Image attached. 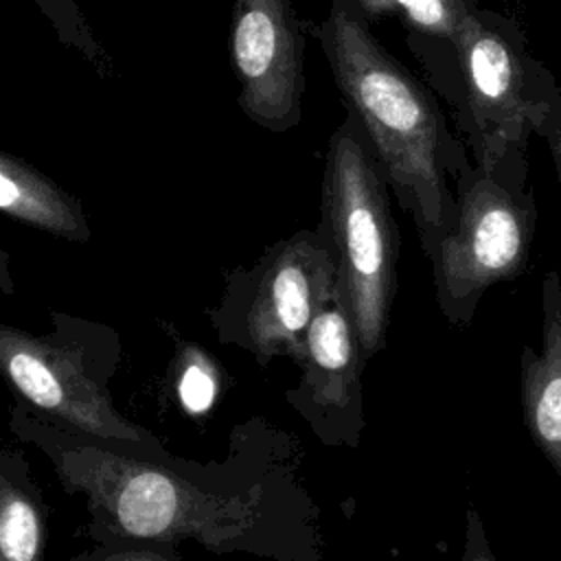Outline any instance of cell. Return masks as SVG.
Returning a JSON list of instances; mask_svg holds the SVG:
<instances>
[{"instance_id":"obj_10","label":"cell","mask_w":561,"mask_h":561,"mask_svg":"<svg viewBox=\"0 0 561 561\" xmlns=\"http://www.w3.org/2000/svg\"><path fill=\"white\" fill-rule=\"evenodd\" d=\"M541 348L524 346L519 390L524 425L561 480V274L541 283Z\"/></svg>"},{"instance_id":"obj_7","label":"cell","mask_w":561,"mask_h":561,"mask_svg":"<svg viewBox=\"0 0 561 561\" xmlns=\"http://www.w3.org/2000/svg\"><path fill=\"white\" fill-rule=\"evenodd\" d=\"M456 180L454 221L430 263L438 311L449 324L467 327L486 289L528 267L537 213L526 184L476 164Z\"/></svg>"},{"instance_id":"obj_13","label":"cell","mask_w":561,"mask_h":561,"mask_svg":"<svg viewBox=\"0 0 561 561\" xmlns=\"http://www.w3.org/2000/svg\"><path fill=\"white\" fill-rule=\"evenodd\" d=\"M366 22L397 18L414 35L445 39L454 48L480 7L478 0H351Z\"/></svg>"},{"instance_id":"obj_8","label":"cell","mask_w":561,"mask_h":561,"mask_svg":"<svg viewBox=\"0 0 561 561\" xmlns=\"http://www.w3.org/2000/svg\"><path fill=\"white\" fill-rule=\"evenodd\" d=\"M230 61L243 114L270 131H287L302 118L305 24L294 0H234Z\"/></svg>"},{"instance_id":"obj_19","label":"cell","mask_w":561,"mask_h":561,"mask_svg":"<svg viewBox=\"0 0 561 561\" xmlns=\"http://www.w3.org/2000/svg\"><path fill=\"white\" fill-rule=\"evenodd\" d=\"M557 2H559V4H561V0H557Z\"/></svg>"},{"instance_id":"obj_4","label":"cell","mask_w":561,"mask_h":561,"mask_svg":"<svg viewBox=\"0 0 561 561\" xmlns=\"http://www.w3.org/2000/svg\"><path fill=\"white\" fill-rule=\"evenodd\" d=\"M320 210L318 228L333 248L337 280L368 362L386 346L399 237L390 213V186L348 110L329 138Z\"/></svg>"},{"instance_id":"obj_16","label":"cell","mask_w":561,"mask_h":561,"mask_svg":"<svg viewBox=\"0 0 561 561\" xmlns=\"http://www.w3.org/2000/svg\"><path fill=\"white\" fill-rule=\"evenodd\" d=\"M68 561H184L175 546L153 541H103Z\"/></svg>"},{"instance_id":"obj_3","label":"cell","mask_w":561,"mask_h":561,"mask_svg":"<svg viewBox=\"0 0 561 561\" xmlns=\"http://www.w3.org/2000/svg\"><path fill=\"white\" fill-rule=\"evenodd\" d=\"M42 335L0 322V377L13 401L37 419L147 458H171L156 434L116 405L110 390L121 362V337L103 322L48 311Z\"/></svg>"},{"instance_id":"obj_2","label":"cell","mask_w":561,"mask_h":561,"mask_svg":"<svg viewBox=\"0 0 561 561\" xmlns=\"http://www.w3.org/2000/svg\"><path fill=\"white\" fill-rule=\"evenodd\" d=\"M311 28L346 110L362 125L390 193L410 213L430 259L456 213L447 175L458 178L469 167L443 112L421 81L375 39L351 0H331L327 20Z\"/></svg>"},{"instance_id":"obj_1","label":"cell","mask_w":561,"mask_h":561,"mask_svg":"<svg viewBox=\"0 0 561 561\" xmlns=\"http://www.w3.org/2000/svg\"><path fill=\"white\" fill-rule=\"evenodd\" d=\"M9 432L35 447L88 533L103 541H195L210 554L324 561L322 511L302 478L296 436L252 416L234 425L221 460L147 458L66 432L11 401Z\"/></svg>"},{"instance_id":"obj_12","label":"cell","mask_w":561,"mask_h":561,"mask_svg":"<svg viewBox=\"0 0 561 561\" xmlns=\"http://www.w3.org/2000/svg\"><path fill=\"white\" fill-rule=\"evenodd\" d=\"M48 504L15 447L0 443V561H44Z\"/></svg>"},{"instance_id":"obj_9","label":"cell","mask_w":561,"mask_h":561,"mask_svg":"<svg viewBox=\"0 0 561 561\" xmlns=\"http://www.w3.org/2000/svg\"><path fill=\"white\" fill-rule=\"evenodd\" d=\"M366 364L337 280L307 329L296 362L298 383L285 392V401L324 447L355 449L359 445L366 427L362 390Z\"/></svg>"},{"instance_id":"obj_6","label":"cell","mask_w":561,"mask_h":561,"mask_svg":"<svg viewBox=\"0 0 561 561\" xmlns=\"http://www.w3.org/2000/svg\"><path fill=\"white\" fill-rule=\"evenodd\" d=\"M337 283V261L320 228L272 243L250 267L226 276L208 311L221 344L245 351L259 366L276 357L298 362L307 329Z\"/></svg>"},{"instance_id":"obj_18","label":"cell","mask_w":561,"mask_h":561,"mask_svg":"<svg viewBox=\"0 0 561 561\" xmlns=\"http://www.w3.org/2000/svg\"><path fill=\"white\" fill-rule=\"evenodd\" d=\"M0 291L2 294H13L15 291L11 259H9V252H4L2 248H0Z\"/></svg>"},{"instance_id":"obj_14","label":"cell","mask_w":561,"mask_h":561,"mask_svg":"<svg viewBox=\"0 0 561 561\" xmlns=\"http://www.w3.org/2000/svg\"><path fill=\"white\" fill-rule=\"evenodd\" d=\"M226 373L210 351L202 344L178 340L171 359V383L180 410L191 419L213 412L224 392Z\"/></svg>"},{"instance_id":"obj_11","label":"cell","mask_w":561,"mask_h":561,"mask_svg":"<svg viewBox=\"0 0 561 561\" xmlns=\"http://www.w3.org/2000/svg\"><path fill=\"white\" fill-rule=\"evenodd\" d=\"M0 213L50 237L85 243L90 224L79 197L33 164L0 149Z\"/></svg>"},{"instance_id":"obj_17","label":"cell","mask_w":561,"mask_h":561,"mask_svg":"<svg viewBox=\"0 0 561 561\" xmlns=\"http://www.w3.org/2000/svg\"><path fill=\"white\" fill-rule=\"evenodd\" d=\"M460 561H497L489 539H486V533H484V526H482V519L478 515L476 508H467V519H465V546H462V557Z\"/></svg>"},{"instance_id":"obj_5","label":"cell","mask_w":561,"mask_h":561,"mask_svg":"<svg viewBox=\"0 0 561 561\" xmlns=\"http://www.w3.org/2000/svg\"><path fill=\"white\" fill-rule=\"evenodd\" d=\"M469 142L476 167L526 184V147L561 99L550 72L528 53L526 35L506 15L478 7L458 44Z\"/></svg>"},{"instance_id":"obj_15","label":"cell","mask_w":561,"mask_h":561,"mask_svg":"<svg viewBox=\"0 0 561 561\" xmlns=\"http://www.w3.org/2000/svg\"><path fill=\"white\" fill-rule=\"evenodd\" d=\"M44 18L55 28L59 42L72 50H77L101 79H114V59L103 48L92 26L88 24L83 11L75 0H33Z\"/></svg>"}]
</instances>
